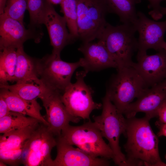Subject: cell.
Masks as SVG:
<instances>
[{
    "label": "cell",
    "mask_w": 166,
    "mask_h": 166,
    "mask_svg": "<svg viewBox=\"0 0 166 166\" xmlns=\"http://www.w3.org/2000/svg\"><path fill=\"white\" fill-rule=\"evenodd\" d=\"M52 5H57L61 3L62 0H46Z\"/></svg>",
    "instance_id": "cell-33"
},
{
    "label": "cell",
    "mask_w": 166,
    "mask_h": 166,
    "mask_svg": "<svg viewBox=\"0 0 166 166\" xmlns=\"http://www.w3.org/2000/svg\"><path fill=\"white\" fill-rule=\"evenodd\" d=\"M1 89L0 96L5 100L10 111L29 116L49 126L48 123L41 113L42 108L36 99L27 100L7 89Z\"/></svg>",
    "instance_id": "cell-19"
},
{
    "label": "cell",
    "mask_w": 166,
    "mask_h": 166,
    "mask_svg": "<svg viewBox=\"0 0 166 166\" xmlns=\"http://www.w3.org/2000/svg\"><path fill=\"white\" fill-rule=\"evenodd\" d=\"M61 11L64 14L69 33L75 40L78 38L77 15L75 0H62L60 4Z\"/></svg>",
    "instance_id": "cell-25"
},
{
    "label": "cell",
    "mask_w": 166,
    "mask_h": 166,
    "mask_svg": "<svg viewBox=\"0 0 166 166\" xmlns=\"http://www.w3.org/2000/svg\"><path fill=\"white\" fill-rule=\"evenodd\" d=\"M39 122H41L36 118L10 111L8 115L0 118V132L4 134Z\"/></svg>",
    "instance_id": "cell-24"
},
{
    "label": "cell",
    "mask_w": 166,
    "mask_h": 166,
    "mask_svg": "<svg viewBox=\"0 0 166 166\" xmlns=\"http://www.w3.org/2000/svg\"><path fill=\"white\" fill-rule=\"evenodd\" d=\"M80 67V59L75 62H68L61 60L60 56L52 54L36 61L38 77L50 89L60 93L71 83L73 74Z\"/></svg>",
    "instance_id": "cell-8"
},
{
    "label": "cell",
    "mask_w": 166,
    "mask_h": 166,
    "mask_svg": "<svg viewBox=\"0 0 166 166\" xmlns=\"http://www.w3.org/2000/svg\"><path fill=\"white\" fill-rule=\"evenodd\" d=\"M69 144L75 145L95 157L113 159V151L103 139L100 130L90 120L78 126L69 124L59 136Z\"/></svg>",
    "instance_id": "cell-5"
},
{
    "label": "cell",
    "mask_w": 166,
    "mask_h": 166,
    "mask_svg": "<svg viewBox=\"0 0 166 166\" xmlns=\"http://www.w3.org/2000/svg\"><path fill=\"white\" fill-rule=\"evenodd\" d=\"M134 25L123 24L113 26L107 23L97 38L102 42L117 65V69L133 66L134 52L137 50Z\"/></svg>",
    "instance_id": "cell-2"
},
{
    "label": "cell",
    "mask_w": 166,
    "mask_h": 166,
    "mask_svg": "<svg viewBox=\"0 0 166 166\" xmlns=\"http://www.w3.org/2000/svg\"><path fill=\"white\" fill-rule=\"evenodd\" d=\"M78 49L83 55V57L80 59L81 67L88 73L109 68L117 69L116 63L104 43L100 40L97 42H83Z\"/></svg>",
    "instance_id": "cell-18"
},
{
    "label": "cell",
    "mask_w": 166,
    "mask_h": 166,
    "mask_svg": "<svg viewBox=\"0 0 166 166\" xmlns=\"http://www.w3.org/2000/svg\"><path fill=\"white\" fill-rule=\"evenodd\" d=\"M137 4L140 3L142 0H135ZM149 3L148 7L152 10L149 12V14L156 21L161 19L163 17L161 12V2L166 0H147Z\"/></svg>",
    "instance_id": "cell-28"
},
{
    "label": "cell",
    "mask_w": 166,
    "mask_h": 166,
    "mask_svg": "<svg viewBox=\"0 0 166 166\" xmlns=\"http://www.w3.org/2000/svg\"><path fill=\"white\" fill-rule=\"evenodd\" d=\"M7 0H0V14L4 13Z\"/></svg>",
    "instance_id": "cell-32"
},
{
    "label": "cell",
    "mask_w": 166,
    "mask_h": 166,
    "mask_svg": "<svg viewBox=\"0 0 166 166\" xmlns=\"http://www.w3.org/2000/svg\"><path fill=\"white\" fill-rule=\"evenodd\" d=\"M155 125L159 129L157 134L158 136H164L166 137V124L161 122L157 120L155 122Z\"/></svg>",
    "instance_id": "cell-31"
},
{
    "label": "cell",
    "mask_w": 166,
    "mask_h": 166,
    "mask_svg": "<svg viewBox=\"0 0 166 166\" xmlns=\"http://www.w3.org/2000/svg\"><path fill=\"white\" fill-rule=\"evenodd\" d=\"M40 123L28 140L23 151L22 163L24 166H53L51 152L57 145V139L48 126Z\"/></svg>",
    "instance_id": "cell-9"
},
{
    "label": "cell",
    "mask_w": 166,
    "mask_h": 166,
    "mask_svg": "<svg viewBox=\"0 0 166 166\" xmlns=\"http://www.w3.org/2000/svg\"><path fill=\"white\" fill-rule=\"evenodd\" d=\"M41 122L1 135L0 161L11 166L22 163V153L28 140Z\"/></svg>",
    "instance_id": "cell-11"
},
{
    "label": "cell",
    "mask_w": 166,
    "mask_h": 166,
    "mask_svg": "<svg viewBox=\"0 0 166 166\" xmlns=\"http://www.w3.org/2000/svg\"><path fill=\"white\" fill-rule=\"evenodd\" d=\"M17 49L6 47L0 49V84L13 82L17 61Z\"/></svg>",
    "instance_id": "cell-22"
},
{
    "label": "cell",
    "mask_w": 166,
    "mask_h": 166,
    "mask_svg": "<svg viewBox=\"0 0 166 166\" xmlns=\"http://www.w3.org/2000/svg\"><path fill=\"white\" fill-rule=\"evenodd\" d=\"M163 49L166 51V42H165L164 45Z\"/></svg>",
    "instance_id": "cell-36"
},
{
    "label": "cell",
    "mask_w": 166,
    "mask_h": 166,
    "mask_svg": "<svg viewBox=\"0 0 166 166\" xmlns=\"http://www.w3.org/2000/svg\"><path fill=\"white\" fill-rule=\"evenodd\" d=\"M27 7V0H7L4 13L24 23V13Z\"/></svg>",
    "instance_id": "cell-27"
},
{
    "label": "cell",
    "mask_w": 166,
    "mask_h": 166,
    "mask_svg": "<svg viewBox=\"0 0 166 166\" xmlns=\"http://www.w3.org/2000/svg\"><path fill=\"white\" fill-rule=\"evenodd\" d=\"M61 93L52 90L41 99L46 113L48 128L54 136H59L70 122H78L81 118L71 115L62 102Z\"/></svg>",
    "instance_id": "cell-13"
},
{
    "label": "cell",
    "mask_w": 166,
    "mask_h": 166,
    "mask_svg": "<svg viewBox=\"0 0 166 166\" xmlns=\"http://www.w3.org/2000/svg\"><path fill=\"white\" fill-rule=\"evenodd\" d=\"M151 87L146 88L136 101L128 106L123 114L127 118L134 117L140 112L144 113L150 119L157 117L159 109L166 100V83L164 80Z\"/></svg>",
    "instance_id": "cell-14"
},
{
    "label": "cell",
    "mask_w": 166,
    "mask_h": 166,
    "mask_svg": "<svg viewBox=\"0 0 166 166\" xmlns=\"http://www.w3.org/2000/svg\"><path fill=\"white\" fill-rule=\"evenodd\" d=\"M110 79L106 93L118 111L123 114L134 98L148 87L133 66L117 70Z\"/></svg>",
    "instance_id": "cell-4"
},
{
    "label": "cell",
    "mask_w": 166,
    "mask_h": 166,
    "mask_svg": "<svg viewBox=\"0 0 166 166\" xmlns=\"http://www.w3.org/2000/svg\"><path fill=\"white\" fill-rule=\"evenodd\" d=\"M42 35L35 28H25L24 23L10 18L5 14L0 16V48L13 47L17 49L23 46L29 39L38 42Z\"/></svg>",
    "instance_id": "cell-12"
},
{
    "label": "cell",
    "mask_w": 166,
    "mask_h": 166,
    "mask_svg": "<svg viewBox=\"0 0 166 166\" xmlns=\"http://www.w3.org/2000/svg\"><path fill=\"white\" fill-rule=\"evenodd\" d=\"M10 111L5 100L0 96V118L8 115Z\"/></svg>",
    "instance_id": "cell-30"
},
{
    "label": "cell",
    "mask_w": 166,
    "mask_h": 166,
    "mask_svg": "<svg viewBox=\"0 0 166 166\" xmlns=\"http://www.w3.org/2000/svg\"><path fill=\"white\" fill-rule=\"evenodd\" d=\"M44 3L43 24L47 28L53 48L52 54L60 56L63 48L74 40L68 31L64 17L59 15L53 5L47 0H44Z\"/></svg>",
    "instance_id": "cell-15"
},
{
    "label": "cell",
    "mask_w": 166,
    "mask_h": 166,
    "mask_svg": "<svg viewBox=\"0 0 166 166\" xmlns=\"http://www.w3.org/2000/svg\"><path fill=\"white\" fill-rule=\"evenodd\" d=\"M88 73L85 71L76 73V81L70 83L61 95V101L72 116L90 120L89 116L95 109H101V103L94 101L92 89L84 81Z\"/></svg>",
    "instance_id": "cell-7"
},
{
    "label": "cell",
    "mask_w": 166,
    "mask_h": 166,
    "mask_svg": "<svg viewBox=\"0 0 166 166\" xmlns=\"http://www.w3.org/2000/svg\"><path fill=\"white\" fill-rule=\"evenodd\" d=\"M109 13L117 15L123 24L135 25L137 19L135 0H105Z\"/></svg>",
    "instance_id": "cell-21"
},
{
    "label": "cell",
    "mask_w": 166,
    "mask_h": 166,
    "mask_svg": "<svg viewBox=\"0 0 166 166\" xmlns=\"http://www.w3.org/2000/svg\"><path fill=\"white\" fill-rule=\"evenodd\" d=\"M0 88L7 89L28 100L41 99L53 90L49 88L38 76L32 77L10 85L0 84Z\"/></svg>",
    "instance_id": "cell-20"
},
{
    "label": "cell",
    "mask_w": 166,
    "mask_h": 166,
    "mask_svg": "<svg viewBox=\"0 0 166 166\" xmlns=\"http://www.w3.org/2000/svg\"><path fill=\"white\" fill-rule=\"evenodd\" d=\"M44 0H27V9L32 28L38 27L43 24Z\"/></svg>",
    "instance_id": "cell-26"
},
{
    "label": "cell",
    "mask_w": 166,
    "mask_h": 166,
    "mask_svg": "<svg viewBox=\"0 0 166 166\" xmlns=\"http://www.w3.org/2000/svg\"><path fill=\"white\" fill-rule=\"evenodd\" d=\"M164 80L165 81V83H166V79H165Z\"/></svg>",
    "instance_id": "cell-37"
},
{
    "label": "cell",
    "mask_w": 166,
    "mask_h": 166,
    "mask_svg": "<svg viewBox=\"0 0 166 166\" xmlns=\"http://www.w3.org/2000/svg\"><path fill=\"white\" fill-rule=\"evenodd\" d=\"M161 12V14L163 16L164 15H166V7H162Z\"/></svg>",
    "instance_id": "cell-34"
},
{
    "label": "cell",
    "mask_w": 166,
    "mask_h": 166,
    "mask_svg": "<svg viewBox=\"0 0 166 166\" xmlns=\"http://www.w3.org/2000/svg\"><path fill=\"white\" fill-rule=\"evenodd\" d=\"M102 101V113L100 115L93 117V122L103 137L108 141L115 164L120 166H127L126 156L121 152L119 144L121 135L125 134L127 120L111 101L107 93Z\"/></svg>",
    "instance_id": "cell-3"
},
{
    "label": "cell",
    "mask_w": 166,
    "mask_h": 166,
    "mask_svg": "<svg viewBox=\"0 0 166 166\" xmlns=\"http://www.w3.org/2000/svg\"><path fill=\"white\" fill-rule=\"evenodd\" d=\"M6 164L5 163H4L3 162L1 161L0 162V166H6Z\"/></svg>",
    "instance_id": "cell-35"
},
{
    "label": "cell",
    "mask_w": 166,
    "mask_h": 166,
    "mask_svg": "<svg viewBox=\"0 0 166 166\" xmlns=\"http://www.w3.org/2000/svg\"><path fill=\"white\" fill-rule=\"evenodd\" d=\"M57 139V153L53 161V166H107L108 159L95 157L78 148L66 143L60 137Z\"/></svg>",
    "instance_id": "cell-17"
},
{
    "label": "cell",
    "mask_w": 166,
    "mask_h": 166,
    "mask_svg": "<svg viewBox=\"0 0 166 166\" xmlns=\"http://www.w3.org/2000/svg\"><path fill=\"white\" fill-rule=\"evenodd\" d=\"M126 120L127 140L124 147L127 166H166L160 157L158 136L151 128L150 119L145 116Z\"/></svg>",
    "instance_id": "cell-1"
},
{
    "label": "cell",
    "mask_w": 166,
    "mask_h": 166,
    "mask_svg": "<svg viewBox=\"0 0 166 166\" xmlns=\"http://www.w3.org/2000/svg\"><path fill=\"white\" fill-rule=\"evenodd\" d=\"M165 159H166V154L165 155Z\"/></svg>",
    "instance_id": "cell-38"
},
{
    "label": "cell",
    "mask_w": 166,
    "mask_h": 166,
    "mask_svg": "<svg viewBox=\"0 0 166 166\" xmlns=\"http://www.w3.org/2000/svg\"><path fill=\"white\" fill-rule=\"evenodd\" d=\"M78 38L83 42L97 39L105 27L109 13L105 0H75Z\"/></svg>",
    "instance_id": "cell-6"
},
{
    "label": "cell",
    "mask_w": 166,
    "mask_h": 166,
    "mask_svg": "<svg viewBox=\"0 0 166 166\" xmlns=\"http://www.w3.org/2000/svg\"><path fill=\"white\" fill-rule=\"evenodd\" d=\"M158 121L161 122L166 124V100L159 109L157 113Z\"/></svg>",
    "instance_id": "cell-29"
},
{
    "label": "cell",
    "mask_w": 166,
    "mask_h": 166,
    "mask_svg": "<svg viewBox=\"0 0 166 166\" xmlns=\"http://www.w3.org/2000/svg\"><path fill=\"white\" fill-rule=\"evenodd\" d=\"M17 52V61L13 82L38 76L36 61H34L25 52L23 46L18 48Z\"/></svg>",
    "instance_id": "cell-23"
},
{
    "label": "cell",
    "mask_w": 166,
    "mask_h": 166,
    "mask_svg": "<svg viewBox=\"0 0 166 166\" xmlns=\"http://www.w3.org/2000/svg\"><path fill=\"white\" fill-rule=\"evenodd\" d=\"M137 13V19L134 25L139 35L137 53H146L151 49L157 51L163 49L166 20L158 22L150 19L141 11Z\"/></svg>",
    "instance_id": "cell-10"
},
{
    "label": "cell",
    "mask_w": 166,
    "mask_h": 166,
    "mask_svg": "<svg viewBox=\"0 0 166 166\" xmlns=\"http://www.w3.org/2000/svg\"><path fill=\"white\" fill-rule=\"evenodd\" d=\"M137 62L133 66L149 87L166 79V51L161 49L156 53H137Z\"/></svg>",
    "instance_id": "cell-16"
}]
</instances>
